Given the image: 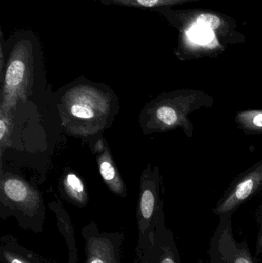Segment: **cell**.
Here are the masks:
<instances>
[{"label": "cell", "mask_w": 262, "mask_h": 263, "mask_svg": "<svg viewBox=\"0 0 262 263\" xmlns=\"http://www.w3.org/2000/svg\"><path fill=\"white\" fill-rule=\"evenodd\" d=\"M214 99L199 89H179L162 100L155 110V118L164 129L181 128L187 137L193 136L194 126L189 116L192 112L213 106Z\"/></svg>", "instance_id": "1"}, {"label": "cell", "mask_w": 262, "mask_h": 263, "mask_svg": "<svg viewBox=\"0 0 262 263\" xmlns=\"http://www.w3.org/2000/svg\"><path fill=\"white\" fill-rule=\"evenodd\" d=\"M262 190V159L235 178L223 194L214 213L231 214Z\"/></svg>", "instance_id": "2"}, {"label": "cell", "mask_w": 262, "mask_h": 263, "mask_svg": "<svg viewBox=\"0 0 262 263\" xmlns=\"http://www.w3.org/2000/svg\"><path fill=\"white\" fill-rule=\"evenodd\" d=\"M235 124L246 134H262V109L240 111L235 115Z\"/></svg>", "instance_id": "3"}, {"label": "cell", "mask_w": 262, "mask_h": 263, "mask_svg": "<svg viewBox=\"0 0 262 263\" xmlns=\"http://www.w3.org/2000/svg\"><path fill=\"white\" fill-rule=\"evenodd\" d=\"M103 4L140 9H155L163 6H173L183 0H100Z\"/></svg>", "instance_id": "4"}, {"label": "cell", "mask_w": 262, "mask_h": 263, "mask_svg": "<svg viewBox=\"0 0 262 263\" xmlns=\"http://www.w3.org/2000/svg\"><path fill=\"white\" fill-rule=\"evenodd\" d=\"M3 190L6 196L15 202H23L28 197V190L25 184L18 179H8L4 182Z\"/></svg>", "instance_id": "5"}, {"label": "cell", "mask_w": 262, "mask_h": 263, "mask_svg": "<svg viewBox=\"0 0 262 263\" xmlns=\"http://www.w3.org/2000/svg\"><path fill=\"white\" fill-rule=\"evenodd\" d=\"M156 205V196L155 192L150 189H146L143 191L140 200V210L143 219L149 221L153 216Z\"/></svg>", "instance_id": "6"}, {"label": "cell", "mask_w": 262, "mask_h": 263, "mask_svg": "<svg viewBox=\"0 0 262 263\" xmlns=\"http://www.w3.org/2000/svg\"><path fill=\"white\" fill-rule=\"evenodd\" d=\"M65 183L68 191L72 197L77 200H81L83 199L85 193L84 185L81 179L75 173L68 174Z\"/></svg>", "instance_id": "7"}, {"label": "cell", "mask_w": 262, "mask_h": 263, "mask_svg": "<svg viewBox=\"0 0 262 263\" xmlns=\"http://www.w3.org/2000/svg\"><path fill=\"white\" fill-rule=\"evenodd\" d=\"M196 24L204 29L215 30L219 27L221 20L218 16L212 14H203L197 18Z\"/></svg>", "instance_id": "8"}, {"label": "cell", "mask_w": 262, "mask_h": 263, "mask_svg": "<svg viewBox=\"0 0 262 263\" xmlns=\"http://www.w3.org/2000/svg\"><path fill=\"white\" fill-rule=\"evenodd\" d=\"M188 35L189 38L203 44L207 43L212 38V33L209 29H204L200 26H195L189 29Z\"/></svg>", "instance_id": "9"}, {"label": "cell", "mask_w": 262, "mask_h": 263, "mask_svg": "<svg viewBox=\"0 0 262 263\" xmlns=\"http://www.w3.org/2000/svg\"><path fill=\"white\" fill-rule=\"evenodd\" d=\"M72 116L78 119L88 120L93 117V110L89 107V105L83 103H76L71 108Z\"/></svg>", "instance_id": "10"}, {"label": "cell", "mask_w": 262, "mask_h": 263, "mask_svg": "<svg viewBox=\"0 0 262 263\" xmlns=\"http://www.w3.org/2000/svg\"><path fill=\"white\" fill-rule=\"evenodd\" d=\"M100 173H101L103 179L108 181V182L114 180L115 176H116V172H115V168L109 161H103L101 162V164H100Z\"/></svg>", "instance_id": "11"}, {"label": "cell", "mask_w": 262, "mask_h": 263, "mask_svg": "<svg viewBox=\"0 0 262 263\" xmlns=\"http://www.w3.org/2000/svg\"><path fill=\"white\" fill-rule=\"evenodd\" d=\"M88 263H112L109 258V253H100L97 251L96 247L93 252H91Z\"/></svg>", "instance_id": "12"}, {"label": "cell", "mask_w": 262, "mask_h": 263, "mask_svg": "<svg viewBox=\"0 0 262 263\" xmlns=\"http://www.w3.org/2000/svg\"><path fill=\"white\" fill-rule=\"evenodd\" d=\"M5 259L8 263H31L26 257L22 255L14 254V253H9V252H4L3 253Z\"/></svg>", "instance_id": "13"}, {"label": "cell", "mask_w": 262, "mask_h": 263, "mask_svg": "<svg viewBox=\"0 0 262 263\" xmlns=\"http://www.w3.org/2000/svg\"><path fill=\"white\" fill-rule=\"evenodd\" d=\"M234 263H253L248 254L243 253L241 255L237 256L234 260Z\"/></svg>", "instance_id": "14"}, {"label": "cell", "mask_w": 262, "mask_h": 263, "mask_svg": "<svg viewBox=\"0 0 262 263\" xmlns=\"http://www.w3.org/2000/svg\"><path fill=\"white\" fill-rule=\"evenodd\" d=\"M6 131V123H5L4 120H0V139L3 140L4 138L5 133Z\"/></svg>", "instance_id": "15"}, {"label": "cell", "mask_w": 262, "mask_h": 263, "mask_svg": "<svg viewBox=\"0 0 262 263\" xmlns=\"http://www.w3.org/2000/svg\"><path fill=\"white\" fill-rule=\"evenodd\" d=\"M161 263H175L174 259L171 257H166L164 259H163Z\"/></svg>", "instance_id": "16"}, {"label": "cell", "mask_w": 262, "mask_h": 263, "mask_svg": "<svg viewBox=\"0 0 262 263\" xmlns=\"http://www.w3.org/2000/svg\"><path fill=\"white\" fill-rule=\"evenodd\" d=\"M259 246L260 247H262V237L261 238V239H260L259 240Z\"/></svg>", "instance_id": "17"}]
</instances>
